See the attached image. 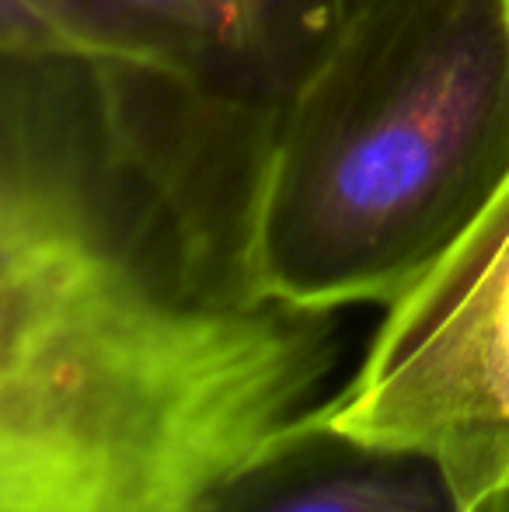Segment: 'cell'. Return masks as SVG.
Wrapping results in <instances>:
<instances>
[{
  "instance_id": "7a4b0ae2",
  "label": "cell",
  "mask_w": 509,
  "mask_h": 512,
  "mask_svg": "<svg viewBox=\"0 0 509 512\" xmlns=\"http://www.w3.org/2000/svg\"><path fill=\"white\" fill-rule=\"evenodd\" d=\"M509 182V0H377L265 126L252 272L307 310L391 307Z\"/></svg>"
},
{
  "instance_id": "6da1fadb",
  "label": "cell",
  "mask_w": 509,
  "mask_h": 512,
  "mask_svg": "<svg viewBox=\"0 0 509 512\" xmlns=\"http://www.w3.org/2000/svg\"><path fill=\"white\" fill-rule=\"evenodd\" d=\"M335 314L91 251L0 290V512H192L314 408Z\"/></svg>"
},
{
  "instance_id": "277c9868",
  "label": "cell",
  "mask_w": 509,
  "mask_h": 512,
  "mask_svg": "<svg viewBox=\"0 0 509 512\" xmlns=\"http://www.w3.org/2000/svg\"><path fill=\"white\" fill-rule=\"evenodd\" d=\"M377 0H0V56L123 67L272 119Z\"/></svg>"
},
{
  "instance_id": "3957f363",
  "label": "cell",
  "mask_w": 509,
  "mask_h": 512,
  "mask_svg": "<svg viewBox=\"0 0 509 512\" xmlns=\"http://www.w3.org/2000/svg\"><path fill=\"white\" fill-rule=\"evenodd\" d=\"M318 408L349 436L429 453L468 509L509 499V182Z\"/></svg>"
},
{
  "instance_id": "5b68a950",
  "label": "cell",
  "mask_w": 509,
  "mask_h": 512,
  "mask_svg": "<svg viewBox=\"0 0 509 512\" xmlns=\"http://www.w3.org/2000/svg\"><path fill=\"white\" fill-rule=\"evenodd\" d=\"M192 512H509L468 509L429 453L349 436L307 408L199 488Z\"/></svg>"
}]
</instances>
